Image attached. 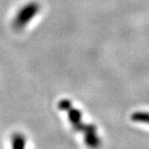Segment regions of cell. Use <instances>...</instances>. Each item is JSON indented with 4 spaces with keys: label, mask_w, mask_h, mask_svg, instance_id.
Listing matches in <instances>:
<instances>
[{
    "label": "cell",
    "mask_w": 149,
    "mask_h": 149,
    "mask_svg": "<svg viewBox=\"0 0 149 149\" xmlns=\"http://www.w3.org/2000/svg\"><path fill=\"white\" fill-rule=\"evenodd\" d=\"M38 11H39V5L36 2H31L29 4L25 5L20 10L19 13L17 14L16 20H15L16 25L19 26V27H22V26L24 25L26 22H28L38 13Z\"/></svg>",
    "instance_id": "6da1fadb"
}]
</instances>
